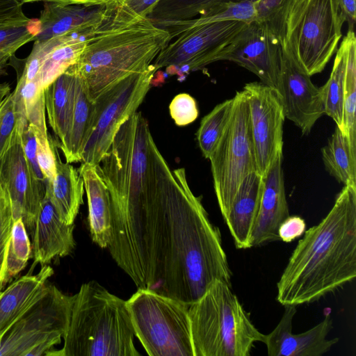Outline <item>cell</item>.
I'll use <instances>...</instances> for the list:
<instances>
[{
    "instance_id": "obj_1",
    "label": "cell",
    "mask_w": 356,
    "mask_h": 356,
    "mask_svg": "<svg viewBox=\"0 0 356 356\" xmlns=\"http://www.w3.org/2000/svg\"><path fill=\"white\" fill-rule=\"evenodd\" d=\"M111 208L107 247L138 289L197 300L216 281L231 284L219 229L192 192L183 168L171 170L154 145L121 156L102 173Z\"/></svg>"
},
{
    "instance_id": "obj_2",
    "label": "cell",
    "mask_w": 356,
    "mask_h": 356,
    "mask_svg": "<svg viewBox=\"0 0 356 356\" xmlns=\"http://www.w3.org/2000/svg\"><path fill=\"white\" fill-rule=\"evenodd\" d=\"M356 277V186H344L326 216L305 232L277 284L282 305L314 302Z\"/></svg>"
},
{
    "instance_id": "obj_3",
    "label": "cell",
    "mask_w": 356,
    "mask_h": 356,
    "mask_svg": "<svg viewBox=\"0 0 356 356\" xmlns=\"http://www.w3.org/2000/svg\"><path fill=\"white\" fill-rule=\"evenodd\" d=\"M170 42L168 31L148 16L136 13L125 4L113 5L67 70L83 80L95 101L121 80L149 69Z\"/></svg>"
},
{
    "instance_id": "obj_4",
    "label": "cell",
    "mask_w": 356,
    "mask_h": 356,
    "mask_svg": "<svg viewBox=\"0 0 356 356\" xmlns=\"http://www.w3.org/2000/svg\"><path fill=\"white\" fill-rule=\"evenodd\" d=\"M134 337L126 301L90 281L73 296L63 348L47 355L139 356Z\"/></svg>"
},
{
    "instance_id": "obj_5",
    "label": "cell",
    "mask_w": 356,
    "mask_h": 356,
    "mask_svg": "<svg viewBox=\"0 0 356 356\" xmlns=\"http://www.w3.org/2000/svg\"><path fill=\"white\" fill-rule=\"evenodd\" d=\"M194 356H249L265 334L252 323L231 284L216 281L188 305Z\"/></svg>"
},
{
    "instance_id": "obj_6",
    "label": "cell",
    "mask_w": 356,
    "mask_h": 356,
    "mask_svg": "<svg viewBox=\"0 0 356 356\" xmlns=\"http://www.w3.org/2000/svg\"><path fill=\"white\" fill-rule=\"evenodd\" d=\"M346 22L339 0H296L282 39L310 76L321 72L337 51Z\"/></svg>"
},
{
    "instance_id": "obj_7",
    "label": "cell",
    "mask_w": 356,
    "mask_h": 356,
    "mask_svg": "<svg viewBox=\"0 0 356 356\" xmlns=\"http://www.w3.org/2000/svg\"><path fill=\"white\" fill-rule=\"evenodd\" d=\"M127 307L135 336L149 356H194L188 305L138 289Z\"/></svg>"
},
{
    "instance_id": "obj_8",
    "label": "cell",
    "mask_w": 356,
    "mask_h": 356,
    "mask_svg": "<svg viewBox=\"0 0 356 356\" xmlns=\"http://www.w3.org/2000/svg\"><path fill=\"white\" fill-rule=\"evenodd\" d=\"M73 296L48 284L38 300L0 340V356L47 355L68 327Z\"/></svg>"
},
{
    "instance_id": "obj_9",
    "label": "cell",
    "mask_w": 356,
    "mask_h": 356,
    "mask_svg": "<svg viewBox=\"0 0 356 356\" xmlns=\"http://www.w3.org/2000/svg\"><path fill=\"white\" fill-rule=\"evenodd\" d=\"M232 98L228 124L209 158L213 188L223 218L243 179L250 173L257 172L247 99L243 90L237 91Z\"/></svg>"
},
{
    "instance_id": "obj_10",
    "label": "cell",
    "mask_w": 356,
    "mask_h": 356,
    "mask_svg": "<svg viewBox=\"0 0 356 356\" xmlns=\"http://www.w3.org/2000/svg\"><path fill=\"white\" fill-rule=\"evenodd\" d=\"M156 72L152 65L147 70L121 80L94 101L93 121L82 163L99 164L120 126L143 102Z\"/></svg>"
},
{
    "instance_id": "obj_11",
    "label": "cell",
    "mask_w": 356,
    "mask_h": 356,
    "mask_svg": "<svg viewBox=\"0 0 356 356\" xmlns=\"http://www.w3.org/2000/svg\"><path fill=\"white\" fill-rule=\"evenodd\" d=\"M247 23L224 21L177 29L169 32L170 41L152 65L165 67L170 75L181 76L220 61L225 48Z\"/></svg>"
},
{
    "instance_id": "obj_12",
    "label": "cell",
    "mask_w": 356,
    "mask_h": 356,
    "mask_svg": "<svg viewBox=\"0 0 356 356\" xmlns=\"http://www.w3.org/2000/svg\"><path fill=\"white\" fill-rule=\"evenodd\" d=\"M243 92L249 106L250 127L257 172L264 177L283 154L285 119L276 90L261 82L246 83Z\"/></svg>"
},
{
    "instance_id": "obj_13",
    "label": "cell",
    "mask_w": 356,
    "mask_h": 356,
    "mask_svg": "<svg viewBox=\"0 0 356 356\" xmlns=\"http://www.w3.org/2000/svg\"><path fill=\"white\" fill-rule=\"evenodd\" d=\"M280 44V73L275 90L285 118L307 135L324 115L319 88L299 66L283 40Z\"/></svg>"
},
{
    "instance_id": "obj_14",
    "label": "cell",
    "mask_w": 356,
    "mask_h": 356,
    "mask_svg": "<svg viewBox=\"0 0 356 356\" xmlns=\"http://www.w3.org/2000/svg\"><path fill=\"white\" fill-rule=\"evenodd\" d=\"M220 60L236 63L275 90L280 73V41L266 23L253 21L225 48Z\"/></svg>"
},
{
    "instance_id": "obj_15",
    "label": "cell",
    "mask_w": 356,
    "mask_h": 356,
    "mask_svg": "<svg viewBox=\"0 0 356 356\" xmlns=\"http://www.w3.org/2000/svg\"><path fill=\"white\" fill-rule=\"evenodd\" d=\"M22 128L17 131L0 161V181L9 193L14 221L22 218L27 232L31 234L46 193V183L35 177L26 161L22 143Z\"/></svg>"
},
{
    "instance_id": "obj_16",
    "label": "cell",
    "mask_w": 356,
    "mask_h": 356,
    "mask_svg": "<svg viewBox=\"0 0 356 356\" xmlns=\"http://www.w3.org/2000/svg\"><path fill=\"white\" fill-rule=\"evenodd\" d=\"M296 306L285 305L282 318L269 334H265L269 356H321L339 341L338 338L327 339L332 328L329 314L318 324L300 334L292 332Z\"/></svg>"
},
{
    "instance_id": "obj_17",
    "label": "cell",
    "mask_w": 356,
    "mask_h": 356,
    "mask_svg": "<svg viewBox=\"0 0 356 356\" xmlns=\"http://www.w3.org/2000/svg\"><path fill=\"white\" fill-rule=\"evenodd\" d=\"M282 160L283 154L276 158L263 177V191L251 237V248L280 241L279 227L290 216L286 197Z\"/></svg>"
},
{
    "instance_id": "obj_18",
    "label": "cell",
    "mask_w": 356,
    "mask_h": 356,
    "mask_svg": "<svg viewBox=\"0 0 356 356\" xmlns=\"http://www.w3.org/2000/svg\"><path fill=\"white\" fill-rule=\"evenodd\" d=\"M74 224L63 222L46 192L31 232L34 262L41 266L70 255L74 250Z\"/></svg>"
},
{
    "instance_id": "obj_19",
    "label": "cell",
    "mask_w": 356,
    "mask_h": 356,
    "mask_svg": "<svg viewBox=\"0 0 356 356\" xmlns=\"http://www.w3.org/2000/svg\"><path fill=\"white\" fill-rule=\"evenodd\" d=\"M111 8L107 4L86 6L45 2L38 18L40 32L34 42H44L76 31H95Z\"/></svg>"
},
{
    "instance_id": "obj_20",
    "label": "cell",
    "mask_w": 356,
    "mask_h": 356,
    "mask_svg": "<svg viewBox=\"0 0 356 356\" xmlns=\"http://www.w3.org/2000/svg\"><path fill=\"white\" fill-rule=\"evenodd\" d=\"M263 185V177L257 171L248 175L239 185L224 218L238 249L251 248V237L259 211Z\"/></svg>"
},
{
    "instance_id": "obj_21",
    "label": "cell",
    "mask_w": 356,
    "mask_h": 356,
    "mask_svg": "<svg viewBox=\"0 0 356 356\" xmlns=\"http://www.w3.org/2000/svg\"><path fill=\"white\" fill-rule=\"evenodd\" d=\"M53 274L52 268L42 266L37 273L20 277L0 292V340L45 293Z\"/></svg>"
},
{
    "instance_id": "obj_22",
    "label": "cell",
    "mask_w": 356,
    "mask_h": 356,
    "mask_svg": "<svg viewBox=\"0 0 356 356\" xmlns=\"http://www.w3.org/2000/svg\"><path fill=\"white\" fill-rule=\"evenodd\" d=\"M84 183L88 205V224L92 241L106 248L111 238V208L108 188L97 165L81 163L78 169Z\"/></svg>"
},
{
    "instance_id": "obj_23",
    "label": "cell",
    "mask_w": 356,
    "mask_h": 356,
    "mask_svg": "<svg viewBox=\"0 0 356 356\" xmlns=\"http://www.w3.org/2000/svg\"><path fill=\"white\" fill-rule=\"evenodd\" d=\"M84 183L78 170L63 163L56 152V174L51 182L46 181V192L61 220L74 224L83 204Z\"/></svg>"
},
{
    "instance_id": "obj_24",
    "label": "cell",
    "mask_w": 356,
    "mask_h": 356,
    "mask_svg": "<svg viewBox=\"0 0 356 356\" xmlns=\"http://www.w3.org/2000/svg\"><path fill=\"white\" fill-rule=\"evenodd\" d=\"M77 76L66 70L44 89L49 124L62 141L71 127L76 95Z\"/></svg>"
},
{
    "instance_id": "obj_25",
    "label": "cell",
    "mask_w": 356,
    "mask_h": 356,
    "mask_svg": "<svg viewBox=\"0 0 356 356\" xmlns=\"http://www.w3.org/2000/svg\"><path fill=\"white\" fill-rule=\"evenodd\" d=\"M76 76V95L71 127L59 145L68 163L81 161L91 131L95 110L94 101L89 97L83 80Z\"/></svg>"
},
{
    "instance_id": "obj_26",
    "label": "cell",
    "mask_w": 356,
    "mask_h": 356,
    "mask_svg": "<svg viewBox=\"0 0 356 356\" xmlns=\"http://www.w3.org/2000/svg\"><path fill=\"white\" fill-rule=\"evenodd\" d=\"M321 154L324 166L332 177L344 186H356V149L337 126L321 149Z\"/></svg>"
},
{
    "instance_id": "obj_27",
    "label": "cell",
    "mask_w": 356,
    "mask_h": 356,
    "mask_svg": "<svg viewBox=\"0 0 356 356\" xmlns=\"http://www.w3.org/2000/svg\"><path fill=\"white\" fill-rule=\"evenodd\" d=\"M199 17L186 20L161 19L154 21L159 26L169 32L208 23L238 21L250 23L256 19L254 1H225L219 2L199 15Z\"/></svg>"
},
{
    "instance_id": "obj_28",
    "label": "cell",
    "mask_w": 356,
    "mask_h": 356,
    "mask_svg": "<svg viewBox=\"0 0 356 356\" xmlns=\"http://www.w3.org/2000/svg\"><path fill=\"white\" fill-rule=\"evenodd\" d=\"M348 35L343 38L337 49L334 64L329 79L319 88L324 114L330 117L343 132V103L346 54Z\"/></svg>"
},
{
    "instance_id": "obj_29",
    "label": "cell",
    "mask_w": 356,
    "mask_h": 356,
    "mask_svg": "<svg viewBox=\"0 0 356 356\" xmlns=\"http://www.w3.org/2000/svg\"><path fill=\"white\" fill-rule=\"evenodd\" d=\"M233 106V98L216 105L201 120L196 136L199 147L209 159L228 124Z\"/></svg>"
},
{
    "instance_id": "obj_30",
    "label": "cell",
    "mask_w": 356,
    "mask_h": 356,
    "mask_svg": "<svg viewBox=\"0 0 356 356\" xmlns=\"http://www.w3.org/2000/svg\"><path fill=\"white\" fill-rule=\"evenodd\" d=\"M343 103V133L351 146L356 149V38L353 30L348 29Z\"/></svg>"
},
{
    "instance_id": "obj_31",
    "label": "cell",
    "mask_w": 356,
    "mask_h": 356,
    "mask_svg": "<svg viewBox=\"0 0 356 356\" xmlns=\"http://www.w3.org/2000/svg\"><path fill=\"white\" fill-rule=\"evenodd\" d=\"M40 29L38 18L31 19L26 24L0 29V74L21 47L34 41Z\"/></svg>"
},
{
    "instance_id": "obj_32",
    "label": "cell",
    "mask_w": 356,
    "mask_h": 356,
    "mask_svg": "<svg viewBox=\"0 0 356 356\" xmlns=\"http://www.w3.org/2000/svg\"><path fill=\"white\" fill-rule=\"evenodd\" d=\"M31 252L27 230L22 218H18L14 221L7 255L6 275L8 282L26 267Z\"/></svg>"
},
{
    "instance_id": "obj_33",
    "label": "cell",
    "mask_w": 356,
    "mask_h": 356,
    "mask_svg": "<svg viewBox=\"0 0 356 356\" xmlns=\"http://www.w3.org/2000/svg\"><path fill=\"white\" fill-rule=\"evenodd\" d=\"M296 0H257L254 1L255 21L266 23L280 40L284 39L285 24L290 8Z\"/></svg>"
},
{
    "instance_id": "obj_34",
    "label": "cell",
    "mask_w": 356,
    "mask_h": 356,
    "mask_svg": "<svg viewBox=\"0 0 356 356\" xmlns=\"http://www.w3.org/2000/svg\"><path fill=\"white\" fill-rule=\"evenodd\" d=\"M14 224L9 193L0 181V292L8 282L6 261Z\"/></svg>"
},
{
    "instance_id": "obj_35",
    "label": "cell",
    "mask_w": 356,
    "mask_h": 356,
    "mask_svg": "<svg viewBox=\"0 0 356 356\" xmlns=\"http://www.w3.org/2000/svg\"><path fill=\"white\" fill-rule=\"evenodd\" d=\"M26 122L27 120L19 113L10 92L0 106V161L17 131Z\"/></svg>"
},
{
    "instance_id": "obj_36",
    "label": "cell",
    "mask_w": 356,
    "mask_h": 356,
    "mask_svg": "<svg viewBox=\"0 0 356 356\" xmlns=\"http://www.w3.org/2000/svg\"><path fill=\"white\" fill-rule=\"evenodd\" d=\"M34 128V127H33ZM36 138V156L40 170L48 182H51L56 174V150L48 136H44L34 128Z\"/></svg>"
},
{
    "instance_id": "obj_37",
    "label": "cell",
    "mask_w": 356,
    "mask_h": 356,
    "mask_svg": "<svg viewBox=\"0 0 356 356\" xmlns=\"http://www.w3.org/2000/svg\"><path fill=\"white\" fill-rule=\"evenodd\" d=\"M169 111L177 126L191 124L197 119L199 114L195 99L187 93L176 95L169 105Z\"/></svg>"
},
{
    "instance_id": "obj_38",
    "label": "cell",
    "mask_w": 356,
    "mask_h": 356,
    "mask_svg": "<svg viewBox=\"0 0 356 356\" xmlns=\"http://www.w3.org/2000/svg\"><path fill=\"white\" fill-rule=\"evenodd\" d=\"M22 143L26 161L31 168L35 177L44 183H46L39 167L36 156V138L33 127L27 122L22 128L21 132Z\"/></svg>"
},
{
    "instance_id": "obj_39",
    "label": "cell",
    "mask_w": 356,
    "mask_h": 356,
    "mask_svg": "<svg viewBox=\"0 0 356 356\" xmlns=\"http://www.w3.org/2000/svg\"><path fill=\"white\" fill-rule=\"evenodd\" d=\"M305 231L304 219L298 216H289L280 225L278 234L280 241L289 243L300 237Z\"/></svg>"
},
{
    "instance_id": "obj_40",
    "label": "cell",
    "mask_w": 356,
    "mask_h": 356,
    "mask_svg": "<svg viewBox=\"0 0 356 356\" xmlns=\"http://www.w3.org/2000/svg\"><path fill=\"white\" fill-rule=\"evenodd\" d=\"M161 0H128L122 4H125L128 8L136 13L148 16L152 13Z\"/></svg>"
},
{
    "instance_id": "obj_41",
    "label": "cell",
    "mask_w": 356,
    "mask_h": 356,
    "mask_svg": "<svg viewBox=\"0 0 356 356\" xmlns=\"http://www.w3.org/2000/svg\"><path fill=\"white\" fill-rule=\"evenodd\" d=\"M225 1H250L257 0H188V15L195 16L204 13L213 5Z\"/></svg>"
},
{
    "instance_id": "obj_42",
    "label": "cell",
    "mask_w": 356,
    "mask_h": 356,
    "mask_svg": "<svg viewBox=\"0 0 356 356\" xmlns=\"http://www.w3.org/2000/svg\"><path fill=\"white\" fill-rule=\"evenodd\" d=\"M341 13L348 24V29L354 31L356 17V0H339Z\"/></svg>"
},
{
    "instance_id": "obj_43",
    "label": "cell",
    "mask_w": 356,
    "mask_h": 356,
    "mask_svg": "<svg viewBox=\"0 0 356 356\" xmlns=\"http://www.w3.org/2000/svg\"><path fill=\"white\" fill-rule=\"evenodd\" d=\"M22 4L38 1L53 2L65 5H81L86 6L102 5V0H19Z\"/></svg>"
},
{
    "instance_id": "obj_44",
    "label": "cell",
    "mask_w": 356,
    "mask_h": 356,
    "mask_svg": "<svg viewBox=\"0 0 356 356\" xmlns=\"http://www.w3.org/2000/svg\"><path fill=\"white\" fill-rule=\"evenodd\" d=\"M10 94V87L8 83H0V106L4 99Z\"/></svg>"
},
{
    "instance_id": "obj_45",
    "label": "cell",
    "mask_w": 356,
    "mask_h": 356,
    "mask_svg": "<svg viewBox=\"0 0 356 356\" xmlns=\"http://www.w3.org/2000/svg\"><path fill=\"white\" fill-rule=\"evenodd\" d=\"M104 4H109V5H120L124 3L128 0H102Z\"/></svg>"
},
{
    "instance_id": "obj_46",
    "label": "cell",
    "mask_w": 356,
    "mask_h": 356,
    "mask_svg": "<svg viewBox=\"0 0 356 356\" xmlns=\"http://www.w3.org/2000/svg\"></svg>"
}]
</instances>
